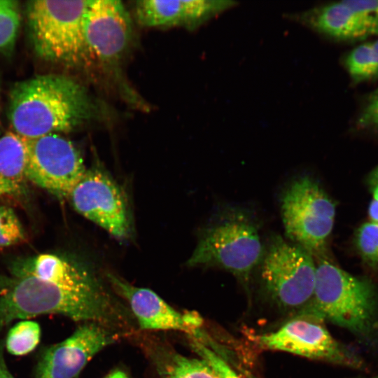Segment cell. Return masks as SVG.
Instances as JSON below:
<instances>
[{
  "mask_svg": "<svg viewBox=\"0 0 378 378\" xmlns=\"http://www.w3.org/2000/svg\"><path fill=\"white\" fill-rule=\"evenodd\" d=\"M20 24L18 2L0 0V52L10 55L13 51Z\"/></svg>",
  "mask_w": 378,
  "mask_h": 378,
  "instance_id": "20",
  "label": "cell"
},
{
  "mask_svg": "<svg viewBox=\"0 0 378 378\" xmlns=\"http://www.w3.org/2000/svg\"><path fill=\"white\" fill-rule=\"evenodd\" d=\"M259 346L325 361L356 370H365L364 358L334 338L316 314L304 311L274 332L255 337Z\"/></svg>",
  "mask_w": 378,
  "mask_h": 378,
  "instance_id": "8",
  "label": "cell"
},
{
  "mask_svg": "<svg viewBox=\"0 0 378 378\" xmlns=\"http://www.w3.org/2000/svg\"><path fill=\"white\" fill-rule=\"evenodd\" d=\"M116 338L117 334L100 323L84 324L70 337L44 352L36 378H76L95 354Z\"/></svg>",
  "mask_w": 378,
  "mask_h": 378,
  "instance_id": "12",
  "label": "cell"
},
{
  "mask_svg": "<svg viewBox=\"0 0 378 378\" xmlns=\"http://www.w3.org/2000/svg\"><path fill=\"white\" fill-rule=\"evenodd\" d=\"M15 275L32 276L78 292H105L85 265L56 254L42 253L28 260Z\"/></svg>",
  "mask_w": 378,
  "mask_h": 378,
  "instance_id": "16",
  "label": "cell"
},
{
  "mask_svg": "<svg viewBox=\"0 0 378 378\" xmlns=\"http://www.w3.org/2000/svg\"><path fill=\"white\" fill-rule=\"evenodd\" d=\"M105 378H128V377L121 370H115L108 374Z\"/></svg>",
  "mask_w": 378,
  "mask_h": 378,
  "instance_id": "29",
  "label": "cell"
},
{
  "mask_svg": "<svg viewBox=\"0 0 378 378\" xmlns=\"http://www.w3.org/2000/svg\"><path fill=\"white\" fill-rule=\"evenodd\" d=\"M0 378H14L6 364L2 346H0Z\"/></svg>",
  "mask_w": 378,
  "mask_h": 378,
  "instance_id": "27",
  "label": "cell"
},
{
  "mask_svg": "<svg viewBox=\"0 0 378 378\" xmlns=\"http://www.w3.org/2000/svg\"><path fill=\"white\" fill-rule=\"evenodd\" d=\"M26 240V234L15 211L0 206V248L19 244Z\"/></svg>",
  "mask_w": 378,
  "mask_h": 378,
  "instance_id": "23",
  "label": "cell"
},
{
  "mask_svg": "<svg viewBox=\"0 0 378 378\" xmlns=\"http://www.w3.org/2000/svg\"><path fill=\"white\" fill-rule=\"evenodd\" d=\"M108 279L128 302L141 328L178 330L188 335L200 329L202 320L198 314L178 312L153 290L134 286L113 274H108Z\"/></svg>",
  "mask_w": 378,
  "mask_h": 378,
  "instance_id": "13",
  "label": "cell"
},
{
  "mask_svg": "<svg viewBox=\"0 0 378 378\" xmlns=\"http://www.w3.org/2000/svg\"><path fill=\"white\" fill-rule=\"evenodd\" d=\"M84 34L92 59L106 64L120 62L133 36L130 16L115 0H90L84 18Z\"/></svg>",
  "mask_w": 378,
  "mask_h": 378,
  "instance_id": "11",
  "label": "cell"
},
{
  "mask_svg": "<svg viewBox=\"0 0 378 378\" xmlns=\"http://www.w3.org/2000/svg\"><path fill=\"white\" fill-rule=\"evenodd\" d=\"M354 244L363 264L373 272L378 271V223L368 221L360 225Z\"/></svg>",
  "mask_w": 378,
  "mask_h": 378,
  "instance_id": "22",
  "label": "cell"
},
{
  "mask_svg": "<svg viewBox=\"0 0 378 378\" xmlns=\"http://www.w3.org/2000/svg\"><path fill=\"white\" fill-rule=\"evenodd\" d=\"M368 216L370 220L378 223V200L373 199L368 206Z\"/></svg>",
  "mask_w": 378,
  "mask_h": 378,
  "instance_id": "26",
  "label": "cell"
},
{
  "mask_svg": "<svg viewBox=\"0 0 378 378\" xmlns=\"http://www.w3.org/2000/svg\"><path fill=\"white\" fill-rule=\"evenodd\" d=\"M28 139L14 132L0 138V196L19 192L27 179Z\"/></svg>",
  "mask_w": 378,
  "mask_h": 378,
  "instance_id": "17",
  "label": "cell"
},
{
  "mask_svg": "<svg viewBox=\"0 0 378 378\" xmlns=\"http://www.w3.org/2000/svg\"><path fill=\"white\" fill-rule=\"evenodd\" d=\"M258 266L264 290L279 307L295 309L310 302L316 266L314 258L303 248L274 237Z\"/></svg>",
  "mask_w": 378,
  "mask_h": 378,
  "instance_id": "7",
  "label": "cell"
},
{
  "mask_svg": "<svg viewBox=\"0 0 378 378\" xmlns=\"http://www.w3.org/2000/svg\"><path fill=\"white\" fill-rule=\"evenodd\" d=\"M234 2L213 0H144L135 3V16L146 27L193 28L230 8Z\"/></svg>",
  "mask_w": 378,
  "mask_h": 378,
  "instance_id": "15",
  "label": "cell"
},
{
  "mask_svg": "<svg viewBox=\"0 0 378 378\" xmlns=\"http://www.w3.org/2000/svg\"><path fill=\"white\" fill-rule=\"evenodd\" d=\"M280 207L285 234L290 241L314 259L326 256L336 206L321 186L309 176L297 178L283 191Z\"/></svg>",
  "mask_w": 378,
  "mask_h": 378,
  "instance_id": "6",
  "label": "cell"
},
{
  "mask_svg": "<svg viewBox=\"0 0 378 378\" xmlns=\"http://www.w3.org/2000/svg\"><path fill=\"white\" fill-rule=\"evenodd\" d=\"M344 64L354 83L378 78V39L354 48L345 57Z\"/></svg>",
  "mask_w": 378,
  "mask_h": 378,
  "instance_id": "19",
  "label": "cell"
},
{
  "mask_svg": "<svg viewBox=\"0 0 378 378\" xmlns=\"http://www.w3.org/2000/svg\"><path fill=\"white\" fill-rule=\"evenodd\" d=\"M265 250L252 216L240 209L229 208L202 231L186 263L223 269L247 287Z\"/></svg>",
  "mask_w": 378,
  "mask_h": 378,
  "instance_id": "4",
  "label": "cell"
},
{
  "mask_svg": "<svg viewBox=\"0 0 378 378\" xmlns=\"http://www.w3.org/2000/svg\"><path fill=\"white\" fill-rule=\"evenodd\" d=\"M68 197L79 214L115 237L128 235L130 221L122 192L100 169L86 170Z\"/></svg>",
  "mask_w": 378,
  "mask_h": 378,
  "instance_id": "10",
  "label": "cell"
},
{
  "mask_svg": "<svg viewBox=\"0 0 378 378\" xmlns=\"http://www.w3.org/2000/svg\"><path fill=\"white\" fill-rule=\"evenodd\" d=\"M370 378H378V373L376 375H374V376H373V377H372Z\"/></svg>",
  "mask_w": 378,
  "mask_h": 378,
  "instance_id": "32",
  "label": "cell"
},
{
  "mask_svg": "<svg viewBox=\"0 0 378 378\" xmlns=\"http://www.w3.org/2000/svg\"><path fill=\"white\" fill-rule=\"evenodd\" d=\"M356 125L359 129L378 131V87L367 99Z\"/></svg>",
  "mask_w": 378,
  "mask_h": 378,
  "instance_id": "25",
  "label": "cell"
},
{
  "mask_svg": "<svg viewBox=\"0 0 378 378\" xmlns=\"http://www.w3.org/2000/svg\"><path fill=\"white\" fill-rule=\"evenodd\" d=\"M0 296V329L18 318L57 314L98 323L111 319L105 292L83 293L29 276H16Z\"/></svg>",
  "mask_w": 378,
  "mask_h": 378,
  "instance_id": "3",
  "label": "cell"
},
{
  "mask_svg": "<svg viewBox=\"0 0 378 378\" xmlns=\"http://www.w3.org/2000/svg\"><path fill=\"white\" fill-rule=\"evenodd\" d=\"M190 346L200 358L204 360L221 378H241L212 347L190 336Z\"/></svg>",
  "mask_w": 378,
  "mask_h": 378,
  "instance_id": "24",
  "label": "cell"
},
{
  "mask_svg": "<svg viewBox=\"0 0 378 378\" xmlns=\"http://www.w3.org/2000/svg\"><path fill=\"white\" fill-rule=\"evenodd\" d=\"M373 199L378 200V186L372 188Z\"/></svg>",
  "mask_w": 378,
  "mask_h": 378,
  "instance_id": "31",
  "label": "cell"
},
{
  "mask_svg": "<svg viewBox=\"0 0 378 378\" xmlns=\"http://www.w3.org/2000/svg\"><path fill=\"white\" fill-rule=\"evenodd\" d=\"M8 101L13 132L27 139L72 131L97 113L87 90L62 75H40L18 82Z\"/></svg>",
  "mask_w": 378,
  "mask_h": 378,
  "instance_id": "1",
  "label": "cell"
},
{
  "mask_svg": "<svg viewBox=\"0 0 378 378\" xmlns=\"http://www.w3.org/2000/svg\"><path fill=\"white\" fill-rule=\"evenodd\" d=\"M149 354L162 378H221L202 358L187 357L164 345L152 346Z\"/></svg>",
  "mask_w": 378,
  "mask_h": 378,
  "instance_id": "18",
  "label": "cell"
},
{
  "mask_svg": "<svg viewBox=\"0 0 378 378\" xmlns=\"http://www.w3.org/2000/svg\"><path fill=\"white\" fill-rule=\"evenodd\" d=\"M367 182L371 188L378 186V165L370 172Z\"/></svg>",
  "mask_w": 378,
  "mask_h": 378,
  "instance_id": "28",
  "label": "cell"
},
{
  "mask_svg": "<svg viewBox=\"0 0 378 378\" xmlns=\"http://www.w3.org/2000/svg\"><path fill=\"white\" fill-rule=\"evenodd\" d=\"M316 281L307 312L342 328L365 344L378 340V289L369 278L354 275L328 256L316 258Z\"/></svg>",
  "mask_w": 378,
  "mask_h": 378,
  "instance_id": "2",
  "label": "cell"
},
{
  "mask_svg": "<svg viewBox=\"0 0 378 378\" xmlns=\"http://www.w3.org/2000/svg\"><path fill=\"white\" fill-rule=\"evenodd\" d=\"M89 1H32L27 6L31 40L43 59L68 66L83 65L92 57L84 34Z\"/></svg>",
  "mask_w": 378,
  "mask_h": 378,
  "instance_id": "5",
  "label": "cell"
},
{
  "mask_svg": "<svg viewBox=\"0 0 378 378\" xmlns=\"http://www.w3.org/2000/svg\"><path fill=\"white\" fill-rule=\"evenodd\" d=\"M309 27L338 40H356L378 36V15L360 7L355 0L319 6L298 15Z\"/></svg>",
  "mask_w": 378,
  "mask_h": 378,
  "instance_id": "14",
  "label": "cell"
},
{
  "mask_svg": "<svg viewBox=\"0 0 378 378\" xmlns=\"http://www.w3.org/2000/svg\"><path fill=\"white\" fill-rule=\"evenodd\" d=\"M40 337L41 329L36 322L20 321L10 330L6 342V349L13 355H25L36 348Z\"/></svg>",
  "mask_w": 378,
  "mask_h": 378,
  "instance_id": "21",
  "label": "cell"
},
{
  "mask_svg": "<svg viewBox=\"0 0 378 378\" xmlns=\"http://www.w3.org/2000/svg\"><path fill=\"white\" fill-rule=\"evenodd\" d=\"M86 169L76 147L57 134L28 139L27 179L57 196H67Z\"/></svg>",
  "mask_w": 378,
  "mask_h": 378,
  "instance_id": "9",
  "label": "cell"
},
{
  "mask_svg": "<svg viewBox=\"0 0 378 378\" xmlns=\"http://www.w3.org/2000/svg\"><path fill=\"white\" fill-rule=\"evenodd\" d=\"M10 282V280H6L5 279H1L0 277V288H6L9 284Z\"/></svg>",
  "mask_w": 378,
  "mask_h": 378,
  "instance_id": "30",
  "label": "cell"
}]
</instances>
